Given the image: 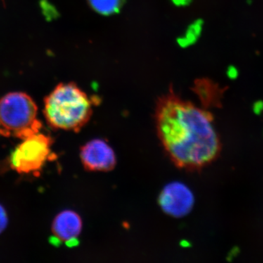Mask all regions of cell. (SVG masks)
I'll return each instance as SVG.
<instances>
[{
    "label": "cell",
    "instance_id": "1",
    "mask_svg": "<svg viewBox=\"0 0 263 263\" xmlns=\"http://www.w3.org/2000/svg\"><path fill=\"white\" fill-rule=\"evenodd\" d=\"M155 122L164 151L179 168H203L220 153V141L213 126L212 114L173 92L158 100Z\"/></svg>",
    "mask_w": 263,
    "mask_h": 263
},
{
    "label": "cell",
    "instance_id": "6",
    "mask_svg": "<svg viewBox=\"0 0 263 263\" xmlns=\"http://www.w3.org/2000/svg\"><path fill=\"white\" fill-rule=\"evenodd\" d=\"M159 203L166 214L181 217L186 215L193 209L194 197L187 186L175 182L163 189L159 197Z\"/></svg>",
    "mask_w": 263,
    "mask_h": 263
},
{
    "label": "cell",
    "instance_id": "7",
    "mask_svg": "<svg viewBox=\"0 0 263 263\" xmlns=\"http://www.w3.org/2000/svg\"><path fill=\"white\" fill-rule=\"evenodd\" d=\"M81 216L73 211L60 212L53 219L52 233L60 241L70 243L77 239L82 230Z\"/></svg>",
    "mask_w": 263,
    "mask_h": 263
},
{
    "label": "cell",
    "instance_id": "2",
    "mask_svg": "<svg viewBox=\"0 0 263 263\" xmlns=\"http://www.w3.org/2000/svg\"><path fill=\"white\" fill-rule=\"evenodd\" d=\"M88 95L73 83L60 84L45 98L43 114L53 129L78 133L93 112Z\"/></svg>",
    "mask_w": 263,
    "mask_h": 263
},
{
    "label": "cell",
    "instance_id": "10",
    "mask_svg": "<svg viewBox=\"0 0 263 263\" xmlns=\"http://www.w3.org/2000/svg\"><path fill=\"white\" fill-rule=\"evenodd\" d=\"M228 76L230 79H235L238 76V71L234 66H230L228 70Z\"/></svg>",
    "mask_w": 263,
    "mask_h": 263
},
{
    "label": "cell",
    "instance_id": "4",
    "mask_svg": "<svg viewBox=\"0 0 263 263\" xmlns=\"http://www.w3.org/2000/svg\"><path fill=\"white\" fill-rule=\"evenodd\" d=\"M51 138L33 135L23 140L10 157V166L20 174H28L42 169L51 154Z\"/></svg>",
    "mask_w": 263,
    "mask_h": 263
},
{
    "label": "cell",
    "instance_id": "5",
    "mask_svg": "<svg viewBox=\"0 0 263 263\" xmlns=\"http://www.w3.org/2000/svg\"><path fill=\"white\" fill-rule=\"evenodd\" d=\"M80 157L84 168L93 172H108L117 164L113 148L101 139L92 140L81 147Z\"/></svg>",
    "mask_w": 263,
    "mask_h": 263
},
{
    "label": "cell",
    "instance_id": "3",
    "mask_svg": "<svg viewBox=\"0 0 263 263\" xmlns=\"http://www.w3.org/2000/svg\"><path fill=\"white\" fill-rule=\"evenodd\" d=\"M37 107L24 92H11L0 100V133L24 140L39 133Z\"/></svg>",
    "mask_w": 263,
    "mask_h": 263
},
{
    "label": "cell",
    "instance_id": "9",
    "mask_svg": "<svg viewBox=\"0 0 263 263\" xmlns=\"http://www.w3.org/2000/svg\"><path fill=\"white\" fill-rule=\"evenodd\" d=\"M8 215H7L6 211H5L3 205H0V234L4 231L7 226H8Z\"/></svg>",
    "mask_w": 263,
    "mask_h": 263
},
{
    "label": "cell",
    "instance_id": "8",
    "mask_svg": "<svg viewBox=\"0 0 263 263\" xmlns=\"http://www.w3.org/2000/svg\"><path fill=\"white\" fill-rule=\"evenodd\" d=\"M124 0H89L90 5L99 13L111 14L122 7Z\"/></svg>",
    "mask_w": 263,
    "mask_h": 263
}]
</instances>
